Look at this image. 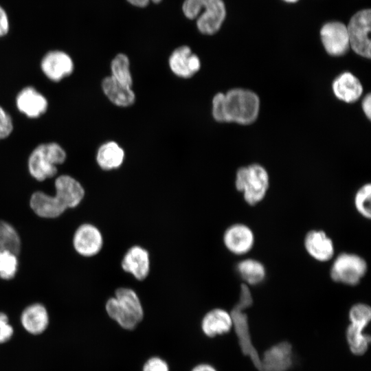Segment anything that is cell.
<instances>
[{
    "mask_svg": "<svg viewBox=\"0 0 371 371\" xmlns=\"http://www.w3.org/2000/svg\"><path fill=\"white\" fill-rule=\"evenodd\" d=\"M260 99L252 91L234 88L226 93H217L212 102V115L218 122L250 124L258 117Z\"/></svg>",
    "mask_w": 371,
    "mask_h": 371,
    "instance_id": "obj_1",
    "label": "cell"
},
{
    "mask_svg": "<svg viewBox=\"0 0 371 371\" xmlns=\"http://www.w3.org/2000/svg\"><path fill=\"white\" fill-rule=\"evenodd\" d=\"M55 196L43 192H34L30 199V207L39 216L56 218L67 208L76 207L82 200L85 190L82 185L74 177L63 175L55 180Z\"/></svg>",
    "mask_w": 371,
    "mask_h": 371,
    "instance_id": "obj_2",
    "label": "cell"
},
{
    "mask_svg": "<svg viewBox=\"0 0 371 371\" xmlns=\"http://www.w3.org/2000/svg\"><path fill=\"white\" fill-rule=\"evenodd\" d=\"M182 11L187 19L195 20L198 31L205 36L217 34L227 16L223 0H184Z\"/></svg>",
    "mask_w": 371,
    "mask_h": 371,
    "instance_id": "obj_3",
    "label": "cell"
},
{
    "mask_svg": "<svg viewBox=\"0 0 371 371\" xmlns=\"http://www.w3.org/2000/svg\"><path fill=\"white\" fill-rule=\"evenodd\" d=\"M108 315L126 330H133L144 317V309L136 292L130 288H118L105 305Z\"/></svg>",
    "mask_w": 371,
    "mask_h": 371,
    "instance_id": "obj_4",
    "label": "cell"
},
{
    "mask_svg": "<svg viewBox=\"0 0 371 371\" xmlns=\"http://www.w3.org/2000/svg\"><path fill=\"white\" fill-rule=\"evenodd\" d=\"M252 304L253 297L250 289L243 283L240 286L239 300L229 313L242 352L250 358L254 366L259 370L260 357L251 341L247 315L245 313V310Z\"/></svg>",
    "mask_w": 371,
    "mask_h": 371,
    "instance_id": "obj_5",
    "label": "cell"
},
{
    "mask_svg": "<svg viewBox=\"0 0 371 371\" xmlns=\"http://www.w3.org/2000/svg\"><path fill=\"white\" fill-rule=\"evenodd\" d=\"M235 187L243 194L245 201L256 205L266 196L269 187L267 170L258 164L239 168L236 174Z\"/></svg>",
    "mask_w": 371,
    "mask_h": 371,
    "instance_id": "obj_6",
    "label": "cell"
},
{
    "mask_svg": "<svg viewBox=\"0 0 371 371\" xmlns=\"http://www.w3.org/2000/svg\"><path fill=\"white\" fill-rule=\"evenodd\" d=\"M67 154L56 142L43 143L30 153L27 167L30 174L35 179L42 181L56 175L57 166L65 162Z\"/></svg>",
    "mask_w": 371,
    "mask_h": 371,
    "instance_id": "obj_7",
    "label": "cell"
},
{
    "mask_svg": "<svg viewBox=\"0 0 371 371\" xmlns=\"http://www.w3.org/2000/svg\"><path fill=\"white\" fill-rule=\"evenodd\" d=\"M368 271L366 260L361 256L349 252L339 254L333 260L330 269L333 281L348 286H356Z\"/></svg>",
    "mask_w": 371,
    "mask_h": 371,
    "instance_id": "obj_8",
    "label": "cell"
},
{
    "mask_svg": "<svg viewBox=\"0 0 371 371\" xmlns=\"http://www.w3.org/2000/svg\"><path fill=\"white\" fill-rule=\"evenodd\" d=\"M371 26V10L362 9L350 19L347 27L349 45L359 56L370 58L371 41L369 37Z\"/></svg>",
    "mask_w": 371,
    "mask_h": 371,
    "instance_id": "obj_9",
    "label": "cell"
},
{
    "mask_svg": "<svg viewBox=\"0 0 371 371\" xmlns=\"http://www.w3.org/2000/svg\"><path fill=\"white\" fill-rule=\"evenodd\" d=\"M41 69L49 80L59 82L73 73L74 63L66 50L54 47L48 49L42 56Z\"/></svg>",
    "mask_w": 371,
    "mask_h": 371,
    "instance_id": "obj_10",
    "label": "cell"
},
{
    "mask_svg": "<svg viewBox=\"0 0 371 371\" xmlns=\"http://www.w3.org/2000/svg\"><path fill=\"white\" fill-rule=\"evenodd\" d=\"M168 65L171 71L181 78H190L201 69L199 55L190 46L181 45L174 48L168 56Z\"/></svg>",
    "mask_w": 371,
    "mask_h": 371,
    "instance_id": "obj_11",
    "label": "cell"
},
{
    "mask_svg": "<svg viewBox=\"0 0 371 371\" xmlns=\"http://www.w3.org/2000/svg\"><path fill=\"white\" fill-rule=\"evenodd\" d=\"M319 34L324 49L330 56H342L350 48L347 27L342 22L333 21L324 23Z\"/></svg>",
    "mask_w": 371,
    "mask_h": 371,
    "instance_id": "obj_12",
    "label": "cell"
},
{
    "mask_svg": "<svg viewBox=\"0 0 371 371\" xmlns=\"http://www.w3.org/2000/svg\"><path fill=\"white\" fill-rule=\"evenodd\" d=\"M223 241L232 254L242 256L249 253L255 243V235L250 227L243 223H235L224 232Z\"/></svg>",
    "mask_w": 371,
    "mask_h": 371,
    "instance_id": "obj_13",
    "label": "cell"
},
{
    "mask_svg": "<svg viewBox=\"0 0 371 371\" xmlns=\"http://www.w3.org/2000/svg\"><path fill=\"white\" fill-rule=\"evenodd\" d=\"M73 245L80 255L91 257L98 254L102 249L103 237L95 226L90 223H85L75 232Z\"/></svg>",
    "mask_w": 371,
    "mask_h": 371,
    "instance_id": "obj_14",
    "label": "cell"
},
{
    "mask_svg": "<svg viewBox=\"0 0 371 371\" xmlns=\"http://www.w3.org/2000/svg\"><path fill=\"white\" fill-rule=\"evenodd\" d=\"M304 246L308 254L318 262H328L335 256L333 240L321 229L308 232L304 239Z\"/></svg>",
    "mask_w": 371,
    "mask_h": 371,
    "instance_id": "obj_15",
    "label": "cell"
},
{
    "mask_svg": "<svg viewBox=\"0 0 371 371\" xmlns=\"http://www.w3.org/2000/svg\"><path fill=\"white\" fill-rule=\"evenodd\" d=\"M292 363V346L287 341H282L264 352L258 371H287Z\"/></svg>",
    "mask_w": 371,
    "mask_h": 371,
    "instance_id": "obj_16",
    "label": "cell"
},
{
    "mask_svg": "<svg viewBox=\"0 0 371 371\" xmlns=\"http://www.w3.org/2000/svg\"><path fill=\"white\" fill-rule=\"evenodd\" d=\"M16 106L19 111L29 118H38L48 108L45 96L33 87L22 89L16 97Z\"/></svg>",
    "mask_w": 371,
    "mask_h": 371,
    "instance_id": "obj_17",
    "label": "cell"
},
{
    "mask_svg": "<svg viewBox=\"0 0 371 371\" xmlns=\"http://www.w3.org/2000/svg\"><path fill=\"white\" fill-rule=\"evenodd\" d=\"M122 269L131 274L137 280L146 279L150 268L148 251L139 245L129 248L121 262Z\"/></svg>",
    "mask_w": 371,
    "mask_h": 371,
    "instance_id": "obj_18",
    "label": "cell"
},
{
    "mask_svg": "<svg viewBox=\"0 0 371 371\" xmlns=\"http://www.w3.org/2000/svg\"><path fill=\"white\" fill-rule=\"evenodd\" d=\"M332 89L337 99L347 103L356 102L363 93L360 80L349 71L337 76L333 82Z\"/></svg>",
    "mask_w": 371,
    "mask_h": 371,
    "instance_id": "obj_19",
    "label": "cell"
},
{
    "mask_svg": "<svg viewBox=\"0 0 371 371\" xmlns=\"http://www.w3.org/2000/svg\"><path fill=\"white\" fill-rule=\"evenodd\" d=\"M201 330L208 337H214L229 332L233 327L231 315L223 308L208 311L201 320Z\"/></svg>",
    "mask_w": 371,
    "mask_h": 371,
    "instance_id": "obj_20",
    "label": "cell"
},
{
    "mask_svg": "<svg viewBox=\"0 0 371 371\" xmlns=\"http://www.w3.org/2000/svg\"><path fill=\"white\" fill-rule=\"evenodd\" d=\"M101 87L106 97L117 106L128 107L135 101L131 87L120 83L110 76L102 80Z\"/></svg>",
    "mask_w": 371,
    "mask_h": 371,
    "instance_id": "obj_21",
    "label": "cell"
},
{
    "mask_svg": "<svg viewBox=\"0 0 371 371\" xmlns=\"http://www.w3.org/2000/svg\"><path fill=\"white\" fill-rule=\"evenodd\" d=\"M23 328L30 333L38 335L43 333L49 324V315L45 307L34 304L24 309L21 316Z\"/></svg>",
    "mask_w": 371,
    "mask_h": 371,
    "instance_id": "obj_22",
    "label": "cell"
},
{
    "mask_svg": "<svg viewBox=\"0 0 371 371\" xmlns=\"http://www.w3.org/2000/svg\"><path fill=\"white\" fill-rule=\"evenodd\" d=\"M125 158L124 149L115 142L108 141L101 144L97 150L96 162L104 170L120 168Z\"/></svg>",
    "mask_w": 371,
    "mask_h": 371,
    "instance_id": "obj_23",
    "label": "cell"
},
{
    "mask_svg": "<svg viewBox=\"0 0 371 371\" xmlns=\"http://www.w3.org/2000/svg\"><path fill=\"white\" fill-rule=\"evenodd\" d=\"M346 330V339L351 352L355 355H362L368 350L370 337L363 333L368 323L359 321H350Z\"/></svg>",
    "mask_w": 371,
    "mask_h": 371,
    "instance_id": "obj_24",
    "label": "cell"
},
{
    "mask_svg": "<svg viewBox=\"0 0 371 371\" xmlns=\"http://www.w3.org/2000/svg\"><path fill=\"white\" fill-rule=\"evenodd\" d=\"M236 270L244 283L247 285H258L262 283L267 276L265 265L259 260L246 258L236 265Z\"/></svg>",
    "mask_w": 371,
    "mask_h": 371,
    "instance_id": "obj_25",
    "label": "cell"
},
{
    "mask_svg": "<svg viewBox=\"0 0 371 371\" xmlns=\"http://www.w3.org/2000/svg\"><path fill=\"white\" fill-rule=\"evenodd\" d=\"M111 76L124 85L132 87L133 78L130 69V60L126 54L120 52L115 54L111 61Z\"/></svg>",
    "mask_w": 371,
    "mask_h": 371,
    "instance_id": "obj_26",
    "label": "cell"
},
{
    "mask_svg": "<svg viewBox=\"0 0 371 371\" xmlns=\"http://www.w3.org/2000/svg\"><path fill=\"white\" fill-rule=\"evenodd\" d=\"M20 248V238L15 229L9 223L0 221V253L10 251L17 256Z\"/></svg>",
    "mask_w": 371,
    "mask_h": 371,
    "instance_id": "obj_27",
    "label": "cell"
},
{
    "mask_svg": "<svg viewBox=\"0 0 371 371\" xmlns=\"http://www.w3.org/2000/svg\"><path fill=\"white\" fill-rule=\"evenodd\" d=\"M371 184L365 183L356 192L354 205L357 212L363 218L370 219L371 216Z\"/></svg>",
    "mask_w": 371,
    "mask_h": 371,
    "instance_id": "obj_28",
    "label": "cell"
},
{
    "mask_svg": "<svg viewBox=\"0 0 371 371\" xmlns=\"http://www.w3.org/2000/svg\"><path fill=\"white\" fill-rule=\"evenodd\" d=\"M17 256L10 251L0 253V278L3 280L13 278L17 271Z\"/></svg>",
    "mask_w": 371,
    "mask_h": 371,
    "instance_id": "obj_29",
    "label": "cell"
},
{
    "mask_svg": "<svg viewBox=\"0 0 371 371\" xmlns=\"http://www.w3.org/2000/svg\"><path fill=\"white\" fill-rule=\"evenodd\" d=\"M13 131V121L10 115L0 106V140L7 138Z\"/></svg>",
    "mask_w": 371,
    "mask_h": 371,
    "instance_id": "obj_30",
    "label": "cell"
},
{
    "mask_svg": "<svg viewBox=\"0 0 371 371\" xmlns=\"http://www.w3.org/2000/svg\"><path fill=\"white\" fill-rule=\"evenodd\" d=\"M142 371H170L168 363L158 357L149 358L144 364Z\"/></svg>",
    "mask_w": 371,
    "mask_h": 371,
    "instance_id": "obj_31",
    "label": "cell"
},
{
    "mask_svg": "<svg viewBox=\"0 0 371 371\" xmlns=\"http://www.w3.org/2000/svg\"><path fill=\"white\" fill-rule=\"evenodd\" d=\"M14 330L9 324L8 316L0 313V344L7 342L13 335Z\"/></svg>",
    "mask_w": 371,
    "mask_h": 371,
    "instance_id": "obj_32",
    "label": "cell"
},
{
    "mask_svg": "<svg viewBox=\"0 0 371 371\" xmlns=\"http://www.w3.org/2000/svg\"><path fill=\"white\" fill-rule=\"evenodd\" d=\"M10 31V19L7 10L0 4V39L6 37Z\"/></svg>",
    "mask_w": 371,
    "mask_h": 371,
    "instance_id": "obj_33",
    "label": "cell"
},
{
    "mask_svg": "<svg viewBox=\"0 0 371 371\" xmlns=\"http://www.w3.org/2000/svg\"><path fill=\"white\" fill-rule=\"evenodd\" d=\"M362 110L368 120L371 117V95L368 93L362 100Z\"/></svg>",
    "mask_w": 371,
    "mask_h": 371,
    "instance_id": "obj_34",
    "label": "cell"
},
{
    "mask_svg": "<svg viewBox=\"0 0 371 371\" xmlns=\"http://www.w3.org/2000/svg\"><path fill=\"white\" fill-rule=\"evenodd\" d=\"M191 371H217L212 366L207 363H201L194 366Z\"/></svg>",
    "mask_w": 371,
    "mask_h": 371,
    "instance_id": "obj_35",
    "label": "cell"
},
{
    "mask_svg": "<svg viewBox=\"0 0 371 371\" xmlns=\"http://www.w3.org/2000/svg\"><path fill=\"white\" fill-rule=\"evenodd\" d=\"M126 1L131 5L137 8L146 7L150 3V0H126Z\"/></svg>",
    "mask_w": 371,
    "mask_h": 371,
    "instance_id": "obj_36",
    "label": "cell"
},
{
    "mask_svg": "<svg viewBox=\"0 0 371 371\" xmlns=\"http://www.w3.org/2000/svg\"><path fill=\"white\" fill-rule=\"evenodd\" d=\"M286 3H296L299 0H282Z\"/></svg>",
    "mask_w": 371,
    "mask_h": 371,
    "instance_id": "obj_37",
    "label": "cell"
},
{
    "mask_svg": "<svg viewBox=\"0 0 371 371\" xmlns=\"http://www.w3.org/2000/svg\"><path fill=\"white\" fill-rule=\"evenodd\" d=\"M161 0H150V2L153 3H159Z\"/></svg>",
    "mask_w": 371,
    "mask_h": 371,
    "instance_id": "obj_38",
    "label": "cell"
}]
</instances>
